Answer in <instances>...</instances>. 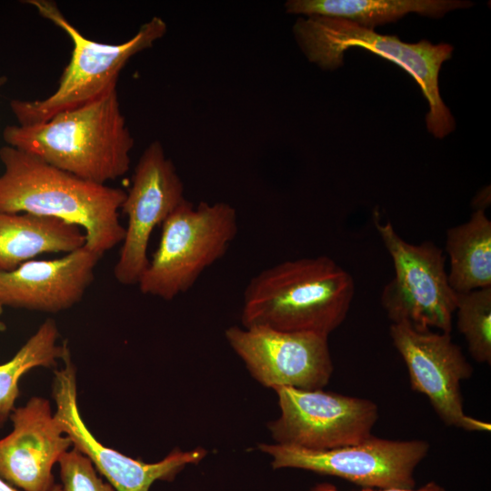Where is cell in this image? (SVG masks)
<instances>
[{
	"instance_id": "5b68a950",
	"label": "cell",
	"mask_w": 491,
	"mask_h": 491,
	"mask_svg": "<svg viewBox=\"0 0 491 491\" xmlns=\"http://www.w3.org/2000/svg\"><path fill=\"white\" fill-rule=\"evenodd\" d=\"M25 3L65 32L73 50L58 85L50 95L36 100L10 101V109L17 125H21L45 122L60 112L86 105L116 89L120 73L128 61L152 47L167 31L165 21L154 16L125 42L105 44L85 37L68 21L55 1L27 0Z\"/></svg>"
},
{
	"instance_id": "30bf717a",
	"label": "cell",
	"mask_w": 491,
	"mask_h": 491,
	"mask_svg": "<svg viewBox=\"0 0 491 491\" xmlns=\"http://www.w3.org/2000/svg\"><path fill=\"white\" fill-rule=\"evenodd\" d=\"M389 333L406 366L411 388L428 398L446 425L471 432L491 431L490 423L464 411L460 385L471 377L473 367L450 333L418 331L406 323H392Z\"/></svg>"
},
{
	"instance_id": "6da1fadb",
	"label": "cell",
	"mask_w": 491,
	"mask_h": 491,
	"mask_svg": "<svg viewBox=\"0 0 491 491\" xmlns=\"http://www.w3.org/2000/svg\"><path fill=\"white\" fill-rule=\"evenodd\" d=\"M0 211L55 217L79 226L85 246L103 256L125 234L119 210L126 192L53 166L34 155L0 148Z\"/></svg>"
},
{
	"instance_id": "3957f363",
	"label": "cell",
	"mask_w": 491,
	"mask_h": 491,
	"mask_svg": "<svg viewBox=\"0 0 491 491\" xmlns=\"http://www.w3.org/2000/svg\"><path fill=\"white\" fill-rule=\"evenodd\" d=\"M354 294L351 275L326 256L286 260L249 281L241 321L244 327L328 336L346 319Z\"/></svg>"
},
{
	"instance_id": "ffe728a7",
	"label": "cell",
	"mask_w": 491,
	"mask_h": 491,
	"mask_svg": "<svg viewBox=\"0 0 491 491\" xmlns=\"http://www.w3.org/2000/svg\"><path fill=\"white\" fill-rule=\"evenodd\" d=\"M456 326L477 363H491V286L458 294Z\"/></svg>"
},
{
	"instance_id": "277c9868",
	"label": "cell",
	"mask_w": 491,
	"mask_h": 491,
	"mask_svg": "<svg viewBox=\"0 0 491 491\" xmlns=\"http://www.w3.org/2000/svg\"><path fill=\"white\" fill-rule=\"evenodd\" d=\"M296 41L311 62L323 70L343 65L345 52L360 47L377 55L406 71L427 100L426 128L436 138L452 133L456 122L439 92V72L452 57L454 47L427 40L410 44L396 35H380L346 19L329 16H301L293 25Z\"/></svg>"
},
{
	"instance_id": "7a4b0ae2",
	"label": "cell",
	"mask_w": 491,
	"mask_h": 491,
	"mask_svg": "<svg viewBox=\"0 0 491 491\" xmlns=\"http://www.w3.org/2000/svg\"><path fill=\"white\" fill-rule=\"evenodd\" d=\"M3 139L6 145L102 185L129 171L135 145L116 89L39 124L6 125Z\"/></svg>"
},
{
	"instance_id": "ba28073f",
	"label": "cell",
	"mask_w": 491,
	"mask_h": 491,
	"mask_svg": "<svg viewBox=\"0 0 491 491\" xmlns=\"http://www.w3.org/2000/svg\"><path fill=\"white\" fill-rule=\"evenodd\" d=\"M425 440H389L373 435L366 440L329 450L279 444H259L272 466L297 468L338 476L364 488H415L414 473L429 451Z\"/></svg>"
},
{
	"instance_id": "2e32d148",
	"label": "cell",
	"mask_w": 491,
	"mask_h": 491,
	"mask_svg": "<svg viewBox=\"0 0 491 491\" xmlns=\"http://www.w3.org/2000/svg\"><path fill=\"white\" fill-rule=\"evenodd\" d=\"M85 232L65 221L0 211V272L46 253H71L85 245Z\"/></svg>"
},
{
	"instance_id": "8fae6325",
	"label": "cell",
	"mask_w": 491,
	"mask_h": 491,
	"mask_svg": "<svg viewBox=\"0 0 491 491\" xmlns=\"http://www.w3.org/2000/svg\"><path fill=\"white\" fill-rule=\"evenodd\" d=\"M184 184L160 141L151 142L135 165L121 210L127 227L114 276L122 285H137L149 259L147 247L155 227L185 200Z\"/></svg>"
},
{
	"instance_id": "ac0fdd59",
	"label": "cell",
	"mask_w": 491,
	"mask_h": 491,
	"mask_svg": "<svg viewBox=\"0 0 491 491\" xmlns=\"http://www.w3.org/2000/svg\"><path fill=\"white\" fill-rule=\"evenodd\" d=\"M448 281L458 294L491 286V221L483 210L446 231Z\"/></svg>"
},
{
	"instance_id": "d6986e66",
	"label": "cell",
	"mask_w": 491,
	"mask_h": 491,
	"mask_svg": "<svg viewBox=\"0 0 491 491\" xmlns=\"http://www.w3.org/2000/svg\"><path fill=\"white\" fill-rule=\"evenodd\" d=\"M58 337L55 322L46 319L11 360L0 365V426L14 410L21 376L34 367L55 366L69 351L66 343L57 344Z\"/></svg>"
},
{
	"instance_id": "9a60e30c",
	"label": "cell",
	"mask_w": 491,
	"mask_h": 491,
	"mask_svg": "<svg viewBox=\"0 0 491 491\" xmlns=\"http://www.w3.org/2000/svg\"><path fill=\"white\" fill-rule=\"evenodd\" d=\"M99 255L85 246L54 260H30L0 272V306L58 313L84 297Z\"/></svg>"
},
{
	"instance_id": "7402d4cb",
	"label": "cell",
	"mask_w": 491,
	"mask_h": 491,
	"mask_svg": "<svg viewBox=\"0 0 491 491\" xmlns=\"http://www.w3.org/2000/svg\"><path fill=\"white\" fill-rule=\"evenodd\" d=\"M310 491H340L334 485L329 483L317 484L311 488ZM360 491H446L443 486L437 483L431 481L425 486L416 488H362Z\"/></svg>"
},
{
	"instance_id": "44dd1931",
	"label": "cell",
	"mask_w": 491,
	"mask_h": 491,
	"mask_svg": "<svg viewBox=\"0 0 491 491\" xmlns=\"http://www.w3.org/2000/svg\"><path fill=\"white\" fill-rule=\"evenodd\" d=\"M58 464L65 491H116L97 475L90 459L75 448L65 452Z\"/></svg>"
},
{
	"instance_id": "e0dca14e",
	"label": "cell",
	"mask_w": 491,
	"mask_h": 491,
	"mask_svg": "<svg viewBox=\"0 0 491 491\" xmlns=\"http://www.w3.org/2000/svg\"><path fill=\"white\" fill-rule=\"evenodd\" d=\"M473 4L460 0H288L286 12L304 16L337 17L372 29L416 13L441 18L446 13Z\"/></svg>"
},
{
	"instance_id": "52a82bcc",
	"label": "cell",
	"mask_w": 491,
	"mask_h": 491,
	"mask_svg": "<svg viewBox=\"0 0 491 491\" xmlns=\"http://www.w3.org/2000/svg\"><path fill=\"white\" fill-rule=\"evenodd\" d=\"M375 225L395 270L381 294L388 318L418 331L435 327L451 333L457 293L449 284L441 248L431 241L408 243L390 222L382 224L377 217Z\"/></svg>"
},
{
	"instance_id": "9c48e42d",
	"label": "cell",
	"mask_w": 491,
	"mask_h": 491,
	"mask_svg": "<svg viewBox=\"0 0 491 491\" xmlns=\"http://www.w3.org/2000/svg\"><path fill=\"white\" fill-rule=\"evenodd\" d=\"M280 416L267 426L276 444L329 450L360 443L372 436L378 407L366 398L322 389L272 388Z\"/></svg>"
},
{
	"instance_id": "5bb4252c",
	"label": "cell",
	"mask_w": 491,
	"mask_h": 491,
	"mask_svg": "<svg viewBox=\"0 0 491 491\" xmlns=\"http://www.w3.org/2000/svg\"><path fill=\"white\" fill-rule=\"evenodd\" d=\"M9 417L14 429L0 439V477L23 491H52V468L73 444L49 401L32 397Z\"/></svg>"
},
{
	"instance_id": "7c38bea8",
	"label": "cell",
	"mask_w": 491,
	"mask_h": 491,
	"mask_svg": "<svg viewBox=\"0 0 491 491\" xmlns=\"http://www.w3.org/2000/svg\"><path fill=\"white\" fill-rule=\"evenodd\" d=\"M225 336L251 376L266 387L322 389L333 373L328 336L236 326Z\"/></svg>"
},
{
	"instance_id": "603a6c76",
	"label": "cell",
	"mask_w": 491,
	"mask_h": 491,
	"mask_svg": "<svg viewBox=\"0 0 491 491\" xmlns=\"http://www.w3.org/2000/svg\"><path fill=\"white\" fill-rule=\"evenodd\" d=\"M0 491H20L0 477ZM52 491H65L62 485L56 484Z\"/></svg>"
},
{
	"instance_id": "8992f818",
	"label": "cell",
	"mask_w": 491,
	"mask_h": 491,
	"mask_svg": "<svg viewBox=\"0 0 491 491\" xmlns=\"http://www.w3.org/2000/svg\"><path fill=\"white\" fill-rule=\"evenodd\" d=\"M238 232L235 209L225 202L185 199L163 222L160 242L138 281L144 295L172 300L225 256Z\"/></svg>"
},
{
	"instance_id": "4fadbf2b",
	"label": "cell",
	"mask_w": 491,
	"mask_h": 491,
	"mask_svg": "<svg viewBox=\"0 0 491 491\" xmlns=\"http://www.w3.org/2000/svg\"><path fill=\"white\" fill-rule=\"evenodd\" d=\"M63 360L65 366L55 371L53 382L56 405L54 416L74 448L87 456L116 491H149L156 480L171 481L186 465L197 464L206 456V450L202 447L189 451L175 449L156 463H145L106 447L95 439L81 418L75 368L69 351Z\"/></svg>"
},
{
	"instance_id": "cb8c5ba5",
	"label": "cell",
	"mask_w": 491,
	"mask_h": 491,
	"mask_svg": "<svg viewBox=\"0 0 491 491\" xmlns=\"http://www.w3.org/2000/svg\"><path fill=\"white\" fill-rule=\"evenodd\" d=\"M8 77L4 75H0V88L6 85ZM0 125H1V117H0Z\"/></svg>"
}]
</instances>
